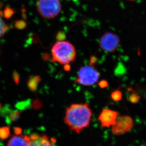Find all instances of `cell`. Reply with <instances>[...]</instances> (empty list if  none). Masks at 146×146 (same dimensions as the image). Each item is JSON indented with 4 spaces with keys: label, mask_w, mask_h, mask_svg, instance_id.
<instances>
[{
    "label": "cell",
    "mask_w": 146,
    "mask_h": 146,
    "mask_svg": "<svg viewBox=\"0 0 146 146\" xmlns=\"http://www.w3.org/2000/svg\"><path fill=\"white\" fill-rule=\"evenodd\" d=\"M92 111L88 104H73L66 108L64 122L70 130L80 134L88 127Z\"/></svg>",
    "instance_id": "1"
},
{
    "label": "cell",
    "mask_w": 146,
    "mask_h": 146,
    "mask_svg": "<svg viewBox=\"0 0 146 146\" xmlns=\"http://www.w3.org/2000/svg\"><path fill=\"white\" fill-rule=\"evenodd\" d=\"M52 61L66 65L73 62L76 57L74 46L68 41H60L55 43L52 48Z\"/></svg>",
    "instance_id": "2"
},
{
    "label": "cell",
    "mask_w": 146,
    "mask_h": 146,
    "mask_svg": "<svg viewBox=\"0 0 146 146\" xmlns=\"http://www.w3.org/2000/svg\"><path fill=\"white\" fill-rule=\"evenodd\" d=\"M100 77L99 72L90 64L80 68L75 82L83 86H92L98 82Z\"/></svg>",
    "instance_id": "3"
},
{
    "label": "cell",
    "mask_w": 146,
    "mask_h": 146,
    "mask_svg": "<svg viewBox=\"0 0 146 146\" xmlns=\"http://www.w3.org/2000/svg\"><path fill=\"white\" fill-rule=\"evenodd\" d=\"M37 9L43 18L52 19L59 14L62 5L59 0H38Z\"/></svg>",
    "instance_id": "4"
},
{
    "label": "cell",
    "mask_w": 146,
    "mask_h": 146,
    "mask_svg": "<svg viewBox=\"0 0 146 146\" xmlns=\"http://www.w3.org/2000/svg\"><path fill=\"white\" fill-rule=\"evenodd\" d=\"M133 125V120L130 116H119L112 126V133L114 135H123L131 131Z\"/></svg>",
    "instance_id": "5"
},
{
    "label": "cell",
    "mask_w": 146,
    "mask_h": 146,
    "mask_svg": "<svg viewBox=\"0 0 146 146\" xmlns=\"http://www.w3.org/2000/svg\"><path fill=\"white\" fill-rule=\"evenodd\" d=\"M120 38L117 35L111 32L105 33L100 40V46L104 51L113 52L116 51L120 44Z\"/></svg>",
    "instance_id": "6"
},
{
    "label": "cell",
    "mask_w": 146,
    "mask_h": 146,
    "mask_svg": "<svg viewBox=\"0 0 146 146\" xmlns=\"http://www.w3.org/2000/svg\"><path fill=\"white\" fill-rule=\"evenodd\" d=\"M119 113L110 109H104L101 112L98 118V121L100 123L102 128H109L115 124Z\"/></svg>",
    "instance_id": "7"
},
{
    "label": "cell",
    "mask_w": 146,
    "mask_h": 146,
    "mask_svg": "<svg viewBox=\"0 0 146 146\" xmlns=\"http://www.w3.org/2000/svg\"><path fill=\"white\" fill-rule=\"evenodd\" d=\"M29 138V146H53L46 135L40 136L34 133L31 135Z\"/></svg>",
    "instance_id": "8"
},
{
    "label": "cell",
    "mask_w": 146,
    "mask_h": 146,
    "mask_svg": "<svg viewBox=\"0 0 146 146\" xmlns=\"http://www.w3.org/2000/svg\"><path fill=\"white\" fill-rule=\"evenodd\" d=\"M30 138L27 136L14 135L6 146H29Z\"/></svg>",
    "instance_id": "9"
},
{
    "label": "cell",
    "mask_w": 146,
    "mask_h": 146,
    "mask_svg": "<svg viewBox=\"0 0 146 146\" xmlns=\"http://www.w3.org/2000/svg\"><path fill=\"white\" fill-rule=\"evenodd\" d=\"M40 81L41 78L38 75H36L30 78L28 81V87L29 90L33 92H36Z\"/></svg>",
    "instance_id": "10"
},
{
    "label": "cell",
    "mask_w": 146,
    "mask_h": 146,
    "mask_svg": "<svg viewBox=\"0 0 146 146\" xmlns=\"http://www.w3.org/2000/svg\"><path fill=\"white\" fill-rule=\"evenodd\" d=\"M10 127L9 126H3L0 127V139L2 140L7 139L10 136Z\"/></svg>",
    "instance_id": "11"
},
{
    "label": "cell",
    "mask_w": 146,
    "mask_h": 146,
    "mask_svg": "<svg viewBox=\"0 0 146 146\" xmlns=\"http://www.w3.org/2000/svg\"><path fill=\"white\" fill-rule=\"evenodd\" d=\"M0 16V37L4 36L7 31L10 29V26L3 21Z\"/></svg>",
    "instance_id": "12"
},
{
    "label": "cell",
    "mask_w": 146,
    "mask_h": 146,
    "mask_svg": "<svg viewBox=\"0 0 146 146\" xmlns=\"http://www.w3.org/2000/svg\"><path fill=\"white\" fill-rule=\"evenodd\" d=\"M27 27V24L25 21L20 19L14 21V27L19 30H22L25 29Z\"/></svg>",
    "instance_id": "13"
},
{
    "label": "cell",
    "mask_w": 146,
    "mask_h": 146,
    "mask_svg": "<svg viewBox=\"0 0 146 146\" xmlns=\"http://www.w3.org/2000/svg\"><path fill=\"white\" fill-rule=\"evenodd\" d=\"M111 98L115 102H118L122 99V93L120 90H116L112 93L111 95Z\"/></svg>",
    "instance_id": "14"
},
{
    "label": "cell",
    "mask_w": 146,
    "mask_h": 146,
    "mask_svg": "<svg viewBox=\"0 0 146 146\" xmlns=\"http://www.w3.org/2000/svg\"><path fill=\"white\" fill-rule=\"evenodd\" d=\"M15 13V11H14L13 9L9 7H6L4 10L3 15L4 18L7 19H9L14 15Z\"/></svg>",
    "instance_id": "15"
},
{
    "label": "cell",
    "mask_w": 146,
    "mask_h": 146,
    "mask_svg": "<svg viewBox=\"0 0 146 146\" xmlns=\"http://www.w3.org/2000/svg\"><path fill=\"white\" fill-rule=\"evenodd\" d=\"M21 116V113L18 111H13L11 112L9 116V119L11 121H15L18 120Z\"/></svg>",
    "instance_id": "16"
},
{
    "label": "cell",
    "mask_w": 146,
    "mask_h": 146,
    "mask_svg": "<svg viewBox=\"0 0 146 146\" xmlns=\"http://www.w3.org/2000/svg\"><path fill=\"white\" fill-rule=\"evenodd\" d=\"M139 99H140V97L139 96L133 91H132V92L129 97V100L132 103L135 104L138 103L139 101Z\"/></svg>",
    "instance_id": "17"
},
{
    "label": "cell",
    "mask_w": 146,
    "mask_h": 146,
    "mask_svg": "<svg viewBox=\"0 0 146 146\" xmlns=\"http://www.w3.org/2000/svg\"><path fill=\"white\" fill-rule=\"evenodd\" d=\"M66 38V35L64 32L60 31L58 32L56 36V39L58 41H62Z\"/></svg>",
    "instance_id": "18"
},
{
    "label": "cell",
    "mask_w": 146,
    "mask_h": 146,
    "mask_svg": "<svg viewBox=\"0 0 146 146\" xmlns=\"http://www.w3.org/2000/svg\"><path fill=\"white\" fill-rule=\"evenodd\" d=\"M13 78L14 80V82L17 85H18L19 82V75L18 72L14 70L13 74Z\"/></svg>",
    "instance_id": "19"
},
{
    "label": "cell",
    "mask_w": 146,
    "mask_h": 146,
    "mask_svg": "<svg viewBox=\"0 0 146 146\" xmlns=\"http://www.w3.org/2000/svg\"><path fill=\"white\" fill-rule=\"evenodd\" d=\"M14 132L15 135H22V129L20 127H15L14 128Z\"/></svg>",
    "instance_id": "20"
},
{
    "label": "cell",
    "mask_w": 146,
    "mask_h": 146,
    "mask_svg": "<svg viewBox=\"0 0 146 146\" xmlns=\"http://www.w3.org/2000/svg\"><path fill=\"white\" fill-rule=\"evenodd\" d=\"M99 86L101 88H105L108 87V83L106 80H103L99 82Z\"/></svg>",
    "instance_id": "21"
},
{
    "label": "cell",
    "mask_w": 146,
    "mask_h": 146,
    "mask_svg": "<svg viewBox=\"0 0 146 146\" xmlns=\"http://www.w3.org/2000/svg\"><path fill=\"white\" fill-rule=\"evenodd\" d=\"M42 57H43V59L44 60H47L49 58V56L48 54H47V53H44V54H43Z\"/></svg>",
    "instance_id": "22"
},
{
    "label": "cell",
    "mask_w": 146,
    "mask_h": 146,
    "mask_svg": "<svg viewBox=\"0 0 146 146\" xmlns=\"http://www.w3.org/2000/svg\"><path fill=\"white\" fill-rule=\"evenodd\" d=\"M70 66L69 64H66V65H64V69H65V70H67V71H68V70H70Z\"/></svg>",
    "instance_id": "23"
},
{
    "label": "cell",
    "mask_w": 146,
    "mask_h": 146,
    "mask_svg": "<svg viewBox=\"0 0 146 146\" xmlns=\"http://www.w3.org/2000/svg\"><path fill=\"white\" fill-rule=\"evenodd\" d=\"M1 104L0 103V108H1Z\"/></svg>",
    "instance_id": "24"
}]
</instances>
